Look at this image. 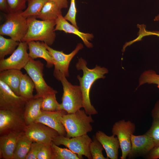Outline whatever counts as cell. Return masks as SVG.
<instances>
[{
  "mask_svg": "<svg viewBox=\"0 0 159 159\" xmlns=\"http://www.w3.org/2000/svg\"><path fill=\"white\" fill-rule=\"evenodd\" d=\"M86 61L82 58L78 59L76 67L78 70H82L83 75L82 77L80 75L77 78L80 82V86L82 92L83 107L86 113L88 115H95L98 112L91 104L90 97V92L92 85L97 80L105 77L104 75L108 72L106 68L96 65L92 69H90L87 66Z\"/></svg>",
  "mask_w": 159,
  "mask_h": 159,
  "instance_id": "6da1fadb",
  "label": "cell"
},
{
  "mask_svg": "<svg viewBox=\"0 0 159 159\" xmlns=\"http://www.w3.org/2000/svg\"><path fill=\"white\" fill-rule=\"evenodd\" d=\"M34 17L27 19L28 29L21 42L41 41L48 46L52 45L56 37L55 21L40 20Z\"/></svg>",
  "mask_w": 159,
  "mask_h": 159,
  "instance_id": "7a4b0ae2",
  "label": "cell"
},
{
  "mask_svg": "<svg viewBox=\"0 0 159 159\" xmlns=\"http://www.w3.org/2000/svg\"><path fill=\"white\" fill-rule=\"evenodd\" d=\"M53 75L61 82L63 87L60 110H65L68 113H73L83 107V97L80 86L72 85L59 71L54 69Z\"/></svg>",
  "mask_w": 159,
  "mask_h": 159,
  "instance_id": "3957f363",
  "label": "cell"
},
{
  "mask_svg": "<svg viewBox=\"0 0 159 159\" xmlns=\"http://www.w3.org/2000/svg\"><path fill=\"white\" fill-rule=\"evenodd\" d=\"M61 121L66 131V137L71 138L87 134L92 130L90 123L94 120L84 110H80L73 113H67L62 117Z\"/></svg>",
  "mask_w": 159,
  "mask_h": 159,
  "instance_id": "277c9868",
  "label": "cell"
},
{
  "mask_svg": "<svg viewBox=\"0 0 159 159\" xmlns=\"http://www.w3.org/2000/svg\"><path fill=\"white\" fill-rule=\"evenodd\" d=\"M31 78L34 85L36 94L34 98H44L57 91L49 86L43 78L44 64L40 60H35L29 57L27 64L24 68Z\"/></svg>",
  "mask_w": 159,
  "mask_h": 159,
  "instance_id": "5b68a950",
  "label": "cell"
},
{
  "mask_svg": "<svg viewBox=\"0 0 159 159\" xmlns=\"http://www.w3.org/2000/svg\"><path fill=\"white\" fill-rule=\"evenodd\" d=\"M21 12L4 14L5 21L0 26L1 35L8 36L16 41L21 42L28 29L27 19L22 15Z\"/></svg>",
  "mask_w": 159,
  "mask_h": 159,
  "instance_id": "8992f818",
  "label": "cell"
},
{
  "mask_svg": "<svg viewBox=\"0 0 159 159\" xmlns=\"http://www.w3.org/2000/svg\"><path fill=\"white\" fill-rule=\"evenodd\" d=\"M92 140L87 135L69 138L59 135L55 138L52 142L57 146L63 145L77 155L80 159L84 155L88 159H92L89 149Z\"/></svg>",
  "mask_w": 159,
  "mask_h": 159,
  "instance_id": "52a82bcc",
  "label": "cell"
},
{
  "mask_svg": "<svg viewBox=\"0 0 159 159\" xmlns=\"http://www.w3.org/2000/svg\"><path fill=\"white\" fill-rule=\"evenodd\" d=\"M135 129V125L133 123L124 120L116 122L112 126V133L117 136L121 150V159H126L130 152L131 136L134 132Z\"/></svg>",
  "mask_w": 159,
  "mask_h": 159,
  "instance_id": "ba28073f",
  "label": "cell"
},
{
  "mask_svg": "<svg viewBox=\"0 0 159 159\" xmlns=\"http://www.w3.org/2000/svg\"><path fill=\"white\" fill-rule=\"evenodd\" d=\"M26 125L24 112L0 110V135L11 132H24Z\"/></svg>",
  "mask_w": 159,
  "mask_h": 159,
  "instance_id": "9c48e42d",
  "label": "cell"
},
{
  "mask_svg": "<svg viewBox=\"0 0 159 159\" xmlns=\"http://www.w3.org/2000/svg\"><path fill=\"white\" fill-rule=\"evenodd\" d=\"M28 49L26 42H20L17 48L9 57L0 60V72L9 69L21 70L24 68L29 59L27 52Z\"/></svg>",
  "mask_w": 159,
  "mask_h": 159,
  "instance_id": "30bf717a",
  "label": "cell"
},
{
  "mask_svg": "<svg viewBox=\"0 0 159 159\" xmlns=\"http://www.w3.org/2000/svg\"><path fill=\"white\" fill-rule=\"evenodd\" d=\"M26 101L0 80V110L24 112Z\"/></svg>",
  "mask_w": 159,
  "mask_h": 159,
  "instance_id": "8fae6325",
  "label": "cell"
},
{
  "mask_svg": "<svg viewBox=\"0 0 159 159\" xmlns=\"http://www.w3.org/2000/svg\"><path fill=\"white\" fill-rule=\"evenodd\" d=\"M24 132L32 142L43 144L51 143L53 139L59 135L54 130L42 123L36 122L26 126Z\"/></svg>",
  "mask_w": 159,
  "mask_h": 159,
  "instance_id": "7c38bea8",
  "label": "cell"
},
{
  "mask_svg": "<svg viewBox=\"0 0 159 159\" xmlns=\"http://www.w3.org/2000/svg\"><path fill=\"white\" fill-rule=\"evenodd\" d=\"M43 42L55 62L54 69L59 71L66 77H68L69 75L68 68L70 63L78 52L83 49V44L81 43L78 44L71 53L66 54L62 51L54 50L44 42Z\"/></svg>",
  "mask_w": 159,
  "mask_h": 159,
  "instance_id": "4fadbf2b",
  "label": "cell"
},
{
  "mask_svg": "<svg viewBox=\"0 0 159 159\" xmlns=\"http://www.w3.org/2000/svg\"><path fill=\"white\" fill-rule=\"evenodd\" d=\"M131 148L127 157L129 159L146 155L155 147L154 142L146 132L144 134L131 136Z\"/></svg>",
  "mask_w": 159,
  "mask_h": 159,
  "instance_id": "5bb4252c",
  "label": "cell"
},
{
  "mask_svg": "<svg viewBox=\"0 0 159 159\" xmlns=\"http://www.w3.org/2000/svg\"><path fill=\"white\" fill-rule=\"evenodd\" d=\"M67 113L64 110L53 112L42 110L41 113L34 122L43 124L56 131L59 135L66 136V131L61 119L64 115Z\"/></svg>",
  "mask_w": 159,
  "mask_h": 159,
  "instance_id": "9a60e30c",
  "label": "cell"
},
{
  "mask_svg": "<svg viewBox=\"0 0 159 159\" xmlns=\"http://www.w3.org/2000/svg\"><path fill=\"white\" fill-rule=\"evenodd\" d=\"M56 25L54 31H62L66 33H72L77 36L82 40L86 47L89 48L93 47L89 41L94 38L92 34L85 33L80 32L79 29L69 24L65 19L62 14H60L55 20Z\"/></svg>",
  "mask_w": 159,
  "mask_h": 159,
  "instance_id": "2e32d148",
  "label": "cell"
},
{
  "mask_svg": "<svg viewBox=\"0 0 159 159\" xmlns=\"http://www.w3.org/2000/svg\"><path fill=\"white\" fill-rule=\"evenodd\" d=\"M24 132H11L0 135V159H13L18 140Z\"/></svg>",
  "mask_w": 159,
  "mask_h": 159,
  "instance_id": "e0dca14e",
  "label": "cell"
},
{
  "mask_svg": "<svg viewBox=\"0 0 159 159\" xmlns=\"http://www.w3.org/2000/svg\"><path fill=\"white\" fill-rule=\"evenodd\" d=\"M95 136L105 150L108 159H118V150L120 148V145L119 140L115 136L113 135L108 136L100 130L97 131Z\"/></svg>",
  "mask_w": 159,
  "mask_h": 159,
  "instance_id": "ac0fdd59",
  "label": "cell"
},
{
  "mask_svg": "<svg viewBox=\"0 0 159 159\" xmlns=\"http://www.w3.org/2000/svg\"><path fill=\"white\" fill-rule=\"evenodd\" d=\"M26 42L28 46L29 55L30 57L33 59L38 58L44 59L47 62L46 66L48 68H51L54 65V60L42 42L32 41Z\"/></svg>",
  "mask_w": 159,
  "mask_h": 159,
  "instance_id": "d6986e66",
  "label": "cell"
},
{
  "mask_svg": "<svg viewBox=\"0 0 159 159\" xmlns=\"http://www.w3.org/2000/svg\"><path fill=\"white\" fill-rule=\"evenodd\" d=\"M43 98H33L26 101L24 116L26 126L34 122L42 112L41 105Z\"/></svg>",
  "mask_w": 159,
  "mask_h": 159,
  "instance_id": "ffe728a7",
  "label": "cell"
},
{
  "mask_svg": "<svg viewBox=\"0 0 159 159\" xmlns=\"http://www.w3.org/2000/svg\"><path fill=\"white\" fill-rule=\"evenodd\" d=\"M22 74L20 70H4L0 72V80L6 84L16 94L20 96L19 86Z\"/></svg>",
  "mask_w": 159,
  "mask_h": 159,
  "instance_id": "44dd1931",
  "label": "cell"
},
{
  "mask_svg": "<svg viewBox=\"0 0 159 159\" xmlns=\"http://www.w3.org/2000/svg\"><path fill=\"white\" fill-rule=\"evenodd\" d=\"M32 143L24 132L18 140L14 153L13 159H26Z\"/></svg>",
  "mask_w": 159,
  "mask_h": 159,
  "instance_id": "7402d4cb",
  "label": "cell"
},
{
  "mask_svg": "<svg viewBox=\"0 0 159 159\" xmlns=\"http://www.w3.org/2000/svg\"><path fill=\"white\" fill-rule=\"evenodd\" d=\"M61 10L53 1H47L37 18L42 20H55L62 14Z\"/></svg>",
  "mask_w": 159,
  "mask_h": 159,
  "instance_id": "603a6c76",
  "label": "cell"
},
{
  "mask_svg": "<svg viewBox=\"0 0 159 159\" xmlns=\"http://www.w3.org/2000/svg\"><path fill=\"white\" fill-rule=\"evenodd\" d=\"M35 88L34 83L30 77L26 74H22L19 86L20 96L26 101L34 98L33 94Z\"/></svg>",
  "mask_w": 159,
  "mask_h": 159,
  "instance_id": "cb8c5ba5",
  "label": "cell"
},
{
  "mask_svg": "<svg viewBox=\"0 0 159 159\" xmlns=\"http://www.w3.org/2000/svg\"><path fill=\"white\" fill-rule=\"evenodd\" d=\"M47 1V0H30L28 2L27 8L21 13V14L27 19L32 17L37 18Z\"/></svg>",
  "mask_w": 159,
  "mask_h": 159,
  "instance_id": "d4e9b609",
  "label": "cell"
},
{
  "mask_svg": "<svg viewBox=\"0 0 159 159\" xmlns=\"http://www.w3.org/2000/svg\"><path fill=\"white\" fill-rule=\"evenodd\" d=\"M19 44L14 39H7L0 35V60L4 59L6 56L11 54L16 49Z\"/></svg>",
  "mask_w": 159,
  "mask_h": 159,
  "instance_id": "484cf974",
  "label": "cell"
},
{
  "mask_svg": "<svg viewBox=\"0 0 159 159\" xmlns=\"http://www.w3.org/2000/svg\"><path fill=\"white\" fill-rule=\"evenodd\" d=\"M51 146L52 159H80L77 155L69 149L59 147L52 142Z\"/></svg>",
  "mask_w": 159,
  "mask_h": 159,
  "instance_id": "4316f807",
  "label": "cell"
},
{
  "mask_svg": "<svg viewBox=\"0 0 159 159\" xmlns=\"http://www.w3.org/2000/svg\"><path fill=\"white\" fill-rule=\"evenodd\" d=\"M145 83L154 84L159 89V74L152 70L145 71L141 75L139 80L138 87Z\"/></svg>",
  "mask_w": 159,
  "mask_h": 159,
  "instance_id": "83f0119b",
  "label": "cell"
},
{
  "mask_svg": "<svg viewBox=\"0 0 159 159\" xmlns=\"http://www.w3.org/2000/svg\"><path fill=\"white\" fill-rule=\"evenodd\" d=\"M56 94L49 95L43 98L41 105L42 110L53 112L60 110V104L57 101Z\"/></svg>",
  "mask_w": 159,
  "mask_h": 159,
  "instance_id": "f1b7e54d",
  "label": "cell"
},
{
  "mask_svg": "<svg viewBox=\"0 0 159 159\" xmlns=\"http://www.w3.org/2000/svg\"><path fill=\"white\" fill-rule=\"evenodd\" d=\"M93 139L91 142L90 151L92 159H108L105 158L102 153L104 148L101 143L97 139L95 135L93 137Z\"/></svg>",
  "mask_w": 159,
  "mask_h": 159,
  "instance_id": "f546056e",
  "label": "cell"
},
{
  "mask_svg": "<svg viewBox=\"0 0 159 159\" xmlns=\"http://www.w3.org/2000/svg\"><path fill=\"white\" fill-rule=\"evenodd\" d=\"M153 118L151 126L146 132L152 139L155 147L159 146V118Z\"/></svg>",
  "mask_w": 159,
  "mask_h": 159,
  "instance_id": "4dcf8cb0",
  "label": "cell"
},
{
  "mask_svg": "<svg viewBox=\"0 0 159 159\" xmlns=\"http://www.w3.org/2000/svg\"><path fill=\"white\" fill-rule=\"evenodd\" d=\"M9 13L21 12L26 8L27 0H7Z\"/></svg>",
  "mask_w": 159,
  "mask_h": 159,
  "instance_id": "1f68e13d",
  "label": "cell"
},
{
  "mask_svg": "<svg viewBox=\"0 0 159 159\" xmlns=\"http://www.w3.org/2000/svg\"><path fill=\"white\" fill-rule=\"evenodd\" d=\"M77 12L75 0H71L69 9L64 17L67 20L70 22L72 25L79 29L76 19Z\"/></svg>",
  "mask_w": 159,
  "mask_h": 159,
  "instance_id": "d6a6232c",
  "label": "cell"
},
{
  "mask_svg": "<svg viewBox=\"0 0 159 159\" xmlns=\"http://www.w3.org/2000/svg\"><path fill=\"white\" fill-rule=\"evenodd\" d=\"M51 143L43 144L37 155V159H52Z\"/></svg>",
  "mask_w": 159,
  "mask_h": 159,
  "instance_id": "836d02e7",
  "label": "cell"
},
{
  "mask_svg": "<svg viewBox=\"0 0 159 159\" xmlns=\"http://www.w3.org/2000/svg\"><path fill=\"white\" fill-rule=\"evenodd\" d=\"M43 144L39 143L32 142L26 159H37V155Z\"/></svg>",
  "mask_w": 159,
  "mask_h": 159,
  "instance_id": "e575fe53",
  "label": "cell"
},
{
  "mask_svg": "<svg viewBox=\"0 0 159 159\" xmlns=\"http://www.w3.org/2000/svg\"><path fill=\"white\" fill-rule=\"evenodd\" d=\"M137 26L139 29L138 34V36L136 38V40L138 41H141L142 38L145 36L154 35L159 37V31H147L145 29L146 26L144 24H138Z\"/></svg>",
  "mask_w": 159,
  "mask_h": 159,
  "instance_id": "d590c367",
  "label": "cell"
},
{
  "mask_svg": "<svg viewBox=\"0 0 159 159\" xmlns=\"http://www.w3.org/2000/svg\"><path fill=\"white\" fill-rule=\"evenodd\" d=\"M148 159H158L159 158V146L153 148L146 155Z\"/></svg>",
  "mask_w": 159,
  "mask_h": 159,
  "instance_id": "8d00e7d4",
  "label": "cell"
},
{
  "mask_svg": "<svg viewBox=\"0 0 159 159\" xmlns=\"http://www.w3.org/2000/svg\"><path fill=\"white\" fill-rule=\"evenodd\" d=\"M54 2L61 9L66 8L68 6V0H47Z\"/></svg>",
  "mask_w": 159,
  "mask_h": 159,
  "instance_id": "74e56055",
  "label": "cell"
},
{
  "mask_svg": "<svg viewBox=\"0 0 159 159\" xmlns=\"http://www.w3.org/2000/svg\"><path fill=\"white\" fill-rule=\"evenodd\" d=\"M151 115L153 118H159V100L155 103L151 112Z\"/></svg>",
  "mask_w": 159,
  "mask_h": 159,
  "instance_id": "f35d334b",
  "label": "cell"
},
{
  "mask_svg": "<svg viewBox=\"0 0 159 159\" xmlns=\"http://www.w3.org/2000/svg\"><path fill=\"white\" fill-rule=\"evenodd\" d=\"M0 9L5 14L9 13L7 0H0Z\"/></svg>",
  "mask_w": 159,
  "mask_h": 159,
  "instance_id": "ab89813d",
  "label": "cell"
},
{
  "mask_svg": "<svg viewBox=\"0 0 159 159\" xmlns=\"http://www.w3.org/2000/svg\"><path fill=\"white\" fill-rule=\"evenodd\" d=\"M154 20L155 21H159V14H158L157 16H155L154 19Z\"/></svg>",
  "mask_w": 159,
  "mask_h": 159,
  "instance_id": "60d3db41",
  "label": "cell"
},
{
  "mask_svg": "<svg viewBox=\"0 0 159 159\" xmlns=\"http://www.w3.org/2000/svg\"><path fill=\"white\" fill-rule=\"evenodd\" d=\"M30 0H27V1L28 2Z\"/></svg>",
  "mask_w": 159,
  "mask_h": 159,
  "instance_id": "b9f144b4",
  "label": "cell"
}]
</instances>
